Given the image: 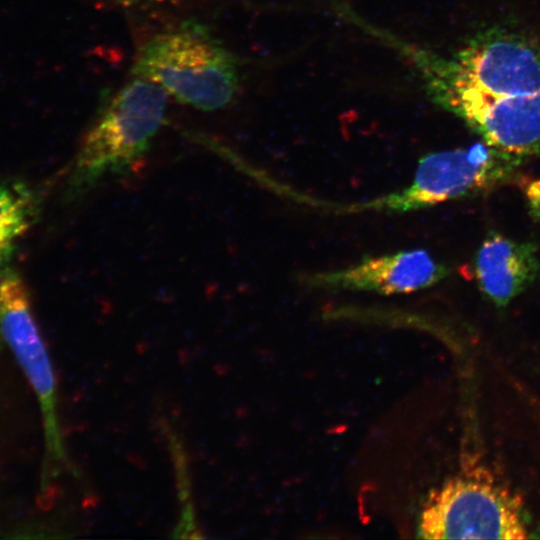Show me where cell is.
I'll list each match as a JSON object with an SVG mask.
<instances>
[{
    "label": "cell",
    "mask_w": 540,
    "mask_h": 540,
    "mask_svg": "<svg viewBox=\"0 0 540 540\" xmlns=\"http://www.w3.org/2000/svg\"><path fill=\"white\" fill-rule=\"evenodd\" d=\"M168 94L135 77L103 107L86 132L70 169L65 197L77 200L106 176L130 173L164 123Z\"/></svg>",
    "instance_id": "1"
},
{
    "label": "cell",
    "mask_w": 540,
    "mask_h": 540,
    "mask_svg": "<svg viewBox=\"0 0 540 540\" xmlns=\"http://www.w3.org/2000/svg\"><path fill=\"white\" fill-rule=\"evenodd\" d=\"M132 74L203 111L226 107L239 88L236 57L196 22H185L149 39L137 54Z\"/></svg>",
    "instance_id": "2"
},
{
    "label": "cell",
    "mask_w": 540,
    "mask_h": 540,
    "mask_svg": "<svg viewBox=\"0 0 540 540\" xmlns=\"http://www.w3.org/2000/svg\"><path fill=\"white\" fill-rule=\"evenodd\" d=\"M418 533L424 539L531 537L522 495L477 460H468L456 475L429 493Z\"/></svg>",
    "instance_id": "3"
},
{
    "label": "cell",
    "mask_w": 540,
    "mask_h": 540,
    "mask_svg": "<svg viewBox=\"0 0 540 540\" xmlns=\"http://www.w3.org/2000/svg\"><path fill=\"white\" fill-rule=\"evenodd\" d=\"M433 100L458 116L481 140L528 158L540 155V93L498 96L470 82L453 59H422Z\"/></svg>",
    "instance_id": "4"
},
{
    "label": "cell",
    "mask_w": 540,
    "mask_h": 540,
    "mask_svg": "<svg viewBox=\"0 0 540 540\" xmlns=\"http://www.w3.org/2000/svg\"><path fill=\"white\" fill-rule=\"evenodd\" d=\"M525 160L483 141L429 153L419 160L410 185L363 208L407 212L486 193L511 180Z\"/></svg>",
    "instance_id": "5"
},
{
    "label": "cell",
    "mask_w": 540,
    "mask_h": 540,
    "mask_svg": "<svg viewBox=\"0 0 540 540\" xmlns=\"http://www.w3.org/2000/svg\"><path fill=\"white\" fill-rule=\"evenodd\" d=\"M0 336L11 350L40 404L47 457L64 458L57 417L56 380L44 339L33 314L28 288L18 271L0 266Z\"/></svg>",
    "instance_id": "6"
},
{
    "label": "cell",
    "mask_w": 540,
    "mask_h": 540,
    "mask_svg": "<svg viewBox=\"0 0 540 540\" xmlns=\"http://www.w3.org/2000/svg\"><path fill=\"white\" fill-rule=\"evenodd\" d=\"M452 59L484 92L498 96L540 93V44L522 33L501 28L479 32Z\"/></svg>",
    "instance_id": "7"
},
{
    "label": "cell",
    "mask_w": 540,
    "mask_h": 540,
    "mask_svg": "<svg viewBox=\"0 0 540 540\" xmlns=\"http://www.w3.org/2000/svg\"><path fill=\"white\" fill-rule=\"evenodd\" d=\"M448 274L428 251L410 249L364 258L344 269L318 272L306 283L317 288L370 291L384 295L411 293L430 287Z\"/></svg>",
    "instance_id": "8"
},
{
    "label": "cell",
    "mask_w": 540,
    "mask_h": 540,
    "mask_svg": "<svg viewBox=\"0 0 540 540\" xmlns=\"http://www.w3.org/2000/svg\"><path fill=\"white\" fill-rule=\"evenodd\" d=\"M473 270L479 290L497 307H505L540 276L537 246L490 231L477 248Z\"/></svg>",
    "instance_id": "9"
},
{
    "label": "cell",
    "mask_w": 540,
    "mask_h": 540,
    "mask_svg": "<svg viewBox=\"0 0 540 540\" xmlns=\"http://www.w3.org/2000/svg\"><path fill=\"white\" fill-rule=\"evenodd\" d=\"M40 201L20 181L0 182V266L8 265L20 240L35 224Z\"/></svg>",
    "instance_id": "10"
},
{
    "label": "cell",
    "mask_w": 540,
    "mask_h": 540,
    "mask_svg": "<svg viewBox=\"0 0 540 540\" xmlns=\"http://www.w3.org/2000/svg\"><path fill=\"white\" fill-rule=\"evenodd\" d=\"M518 180L531 214L540 222V178L521 176Z\"/></svg>",
    "instance_id": "11"
},
{
    "label": "cell",
    "mask_w": 540,
    "mask_h": 540,
    "mask_svg": "<svg viewBox=\"0 0 540 540\" xmlns=\"http://www.w3.org/2000/svg\"><path fill=\"white\" fill-rule=\"evenodd\" d=\"M111 1L114 2L115 4H118L124 7H129V6L147 3L154 0H111Z\"/></svg>",
    "instance_id": "12"
}]
</instances>
